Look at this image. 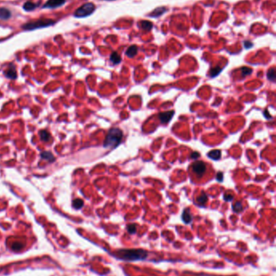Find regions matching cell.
<instances>
[{"label": "cell", "mask_w": 276, "mask_h": 276, "mask_svg": "<svg viewBox=\"0 0 276 276\" xmlns=\"http://www.w3.org/2000/svg\"><path fill=\"white\" fill-rule=\"evenodd\" d=\"M216 179L218 180V182H223V180H224V174L222 173V172H218L217 175H216Z\"/></svg>", "instance_id": "obj_28"}, {"label": "cell", "mask_w": 276, "mask_h": 276, "mask_svg": "<svg viewBox=\"0 0 276 276\" xmlns=\"http://www.w3.org/2000/svg\"><path fill=\"white\" fill-rule=\"evenodd\" d=\"M110 61H112V63L114 65H117L119 64L122 61V58L120 57V55L117 53V52H114L110 56Z\"/></svg>", "instance_id": "obj_18"}, {"label": "cell", "mask_w": 276, "mask_h": 276, "mask_svg": "<svg viewBox=\"0 0 276 276\" xmlns=\"http://www.w3.org/2000/svg\"><path fill=\"white\" fill-rule=\"evenodd\" d=\"M11 16H12V13L9 9L5 8V7H0V19H1L6 20L11 18Z\"/></svg>", "instance_id": "obj_10"}, {"label": "cell", "mask_w": 276, "mask_h": 276, "mask_svg": "<svg viewBox=\"0 0 276 276\" xmlns=\"http://www.w3.org/2000/svg\"><path fill=\"white\" fill-rule=\"evenodd\" d=\"M126 228H127V231H128V233L130 234L135 233L136 231H137V227H136L135 225H129Z\"/></svg>", "instance_id": "obj_25"}, {"label": "cell", "mask_w": 276, "mask_h": 276, "mask_svg": "<svg viewBox=\"0 0 276 276\" xmlns=\"http://www.w3.org/2000/svg\"><path fill=\"white\" fill-rule=\"evenodd\" d=\"M207 200H208V197L204 192H202L199 196L197 198V203L198 204H199L200 206H204Z\"/></svg>", "instance_id": "obj_16"}, {"label": "cell", "mask_w": 276, "mask_h": 276, "mask_svg": "<svg viewBox=\"0 0 276 276\" xmlns=\"http://www.w3.org/2000/svg\"><path fill=\"white\" fill-rule=\"evenodd\" d=\"M74 208L75 209H80L83 206V201L81 199H75L74 200L73 203H72Z\"/></svg>", "instance_id": "obj_19"}, {"label": "cell", "mask_w": 276, "mask_h": 276, "mask_svg": "<svg viewBox=\"0 0 276 276\" xmlns=\"http://www.w3.org/2000/svg\"><path fill=\"white\" fill-rule=\"evenodd\" d=\"M137 53H138V47L136 45L130 46L126 52V55L130 58H134Z\"/></svg>", "instance_id": "obj_13"}, {"label": "cell", "mask_w": 276, "mask_h": 276, "mask_svg": "<svg viewBox=\"0 0 276 276\" xmlns=\"http://www.w3.org/2000/svg\"><path fill=\"white\" fill-rule=\"evenodd\" d=\"M222 70H223V69L219 66L213 68V69H212L211 71H210V76H211L212 78H215L216 76H218L219 74V73L222 71Z\"/></svg>", "instance_id": "obj_21"}, {"label": "cell", "mask_w": 276, "mask_h": 276, "mask_svg": "<svg viewBox=\"0 0 276 276\" xmlns=\"http://www.w3.org/2000/svg\"><path fill=\"white\" fill-rule=\"evenodd\" d=\"M241 74H242V76H244V77L249 75V74L252 73V71H253L252 69L248 68V67H242V68L241 69Z\"/></svg>", "instance_id": "obj_24"}, {"label": "cell", "mask_w": 276, "mask_h": 276, "mask_svg": "<svg viewBox=\"0 0 276 276\" xmlns=\"http://www.w3.org/2000/svg\"><path fill=\"white\" fill-rule=\"evenodd\" d=\"M22 247H23L22 244H20V242H15V243H14V244H13L12 249H14V250H19V249H21Z\"/></svg>", "instance_id": "obj_27"}, {"label": "cell", "mask_w": 276, "mask_h": 276, "mask_svg": "<svg viewBox=\"0 0 276 276\" xmlns=\"http://www.w3.org/2000/svg\"><path fill=\"white\" fill-rule=\"evenodd\" d=\"M4 74L6 76L7 78H8L10 79H15L17 78V72L14 66H11L8 67L5 71H4Z\"/></svg>", "instance_id": "obj_8"}, {"label": "cell", "mask_w": 276, "mask_h": 276, "mask_svg": "<svg viewBox=\"0 0 276 276\" xmlns=\"http://www.w3.org/2000/svg\"><path fill=\"white\" fill-rule=\"evenodd\" d=\"M96 10V6L92 3H87L79 7L74 13V16L77 18H83L92 15Z\"/></svg>", "instance_id": "obj_4"}, {"label": "cell", "mask_w": 276, "mask_h": 276, "mask_svg": "<svg viewBox=\"0 0 276 276\" xmlns=\"http://www.w3.org/2000/svg\"><path fill=\"white\" fill-rule=\"evenodd\" d=\"M267 76V79L270 81H275V68H271L268 70Z\"/></svg>", "instance_id": "obj_22"}, {"label": "cell", "mask_w": 276, "mask_h": 276, "mask_svg": "<svg viewBox=\"0 0 276 276\" xmlns=\"http://www.w3.org/2000/svg\"><path fill=\"white\" fill-rule=\"evenodd\" d=\"M56 21L53 20V19H37V20L26 23V24H25L22 26V28L28 31L36 30V29H38V28L49 27L51 25H54Z\"/></svg>", "instance_id": "obj_3"}, {"label": "cell", "mask_w": 276, "mask_h": 276, "mask_svg": "<svg viewBox=\"0 0 276 276\" xmlns=\"http://www.w3.org/2000/svg\"><path fill=\"white\" fill-rule=\"evenodd\" d=\"M221 155H222V153H221L220 150H212V151H210L207 153V156H208V158H210L212 160H215V161H217V160H219L221 158Z\"/></svg>", "instance_id": "obj_12"}, {"label": "cell", "mask_w": 276, "mask_h": 276, "mask_svg": "<svg viewBox=\"0 0 276 276\" xmlns=\"http://www.w3.org/2000/svg\"><path fill=\"white\" fill-rule=\"evenodd\" d=\"M167 12V8L165 6H160V7H157L156 9L154 10L152 12L149 14L150 17H154V18H157V17H160V15H162L163 14Z\"/></svg>", "instance_id": "obj_9"}, {"label": "cell", "mask_w": 276, "mask_h": 276, "mask_svg": "<svg viewBox=\"0 0 276 276\" xmlns=\"http://www.w3.org/2000/svg\"><path fill=\"white\" fill-rule=\"evenodd\" d=\"M123 137L122 131L118 128H113L109 131L104 141V147L114 148L120 144Z\"/></svg>", "instance_id": "obj_2"}, {"label": "cell", "mask_w": 276, "mask_h": 276, "mask_svg": "<svg viewBox=\"0 0 276 276\" xmlns=\"http://www.w3.org/2000/svg\"><path fill=\"white\" fill-rule=\"evenodd\" d=\"M192 170L193 172L197 176H199V177H203V175L205 174L206 170V166L203 161H195L192 164L191 166Z\"/></svg>", "instance_id": "obj_5"}, {"label": "cell", "mask_w": 276, "mask_h": 276, "mask_svg": "<svg viewBox=\"0 0 276 276\" xmlns=\"http://www.w3.org/2000/svg\"><path fill=\"white\" fill-rule=\"evenodd\" d=\"M181 219H182V221L185 224H190V222L192 221V216L190 214V209L187 208V209H185L183 211L182 215H181Z\"/></svg>", "instance_id": "obj_11"}, {"label": "cell", "mask_w": 276, "mask_h": 276, "mask_svg": "<svg viewBox=\"0 0 276 276\" xmlns=\"http://www.w3.org/2000/svg\"><path fill=\"white\" fill-rule=\"evenodd\" d=\"M66 3V0H48L45 5L43 6V8H57L59 6H62Z\"/></svg>", "instance_id": "obj_6"}, {"label": "cell", "mask_w": 276, "mask_h": 276, "mask_svg": "<svg viewBox=\"0 0 276 276\" xmlns=\"http://www.w3.org/2000/svg\"><path fill=\"white\" fill-rule=\"evenodd\" d=\"M233 209L235 213H241L243 210L242 203H241V202H236L233 206Z\"/></svg>", "instance_id": "obj_23"}, {"label": "cell", "mask_w": 276, "mask_h": 276, "mask_svg": "<svg viewBox=\"0 0 276 276\" xmlns=\"http://www.w3.org/2000/svg\"><path fill=\"white\" fill-rule=\"evenodd\" d=\"M200 156L199 153H197V152H193L190 154V158H193V159H196Z\"/></svg>", "instance_id": "obj_30"}, {"label": "cell", "mask_w": 276, "mask_h": 276, "mask_svg": "<svg viewBox=\"0 0 276 276\" xmlns=\"http://www.w3.org/2000/svg\"><path fill=\"white\" fill-rule=\"evenodd\" d=\"M104 1H114V0H104Z\"/></svg>", "instance_id": "obj_31"}, {"label": "cell", "mask_w": 276, "mask_h": 276, "mask_svg": "<svg viewBox=\"0 0 276 276\" xmlns=\"http://www.w3.org/2000/svg\"><path fill=\"white\" fill-rule=\"evenodd\" d=\"M40 137L41 139L44 141H49L50 140V134L49 132H47L46 130H42L40 132Z\"/></svg>", "instance_id": "obj_20"}, {"label": "cell", "mask_w": 276, "mask_h": 276, "mask_svg": "<svg viewBox=\"0 0 276 276\" xmlns=\"http://www.w3.org/2000/svg\"><path fill=\"white\" fill-rule=\"evenodd\" d=\"M152 24L151 22L148 21V20H142L139 23V27H141L142 29H143L145 31H150L152 28Z\"/></svg>", "instance_id": "obj_17"}, {"label": "cell", "mask_w": 276, "mask_h": 276, "mask_svg": "<svg viewBox=\"0 0 276 276\" xmlns=\"http://www.w3.org/2000/svg\"><path fill=\"white\" fill-rule=\"evenodd\" d=\"M41 157L42 159H45L46 161H48L49 162H52V161H55V158L54 156L53 155L52 153L50 152H43L41 153Z\"/></svg>", "instance_id": "obj_15"}, {"label": "cell", "mask_w": 276, "mask_h": 276, "mask_svg": "<svg viewBox=\"0 0 276 276\" xmlns=\"http://www.w3.org/2000/svg\"><path fill=\"white\" fill-rule=\"evenodd\" d=\"M173 115H174L173 111H170V112H161L159 114V119H160V122L162 124H166V123H169L171 120Z\"/></svg>", "instance_id": "obj_7"}, {"label": "cell", "mask_w": 276, "mask_h": 276, "mask_svg": "<svg viewBox=\"0 0 276 276\" xmlns=\"http://www.w3.org/2000/svg\"><path fill=\"white\" fill-rule=\"evenodd\" d=\"M233 195L231 194H225L224 195V201H226V202H231V201H233Z\"/></svg>", "instance_id": "obj_26"}, {"label": "cell", "mask_w": 276, "mask_h": 276, "mask_svg": "<svg viewBox=\"0 0 276 276\" xmlns=\"http://www.w3.org/2000/svg\"><path fill=\"white\" fill-rule=\"evenodd\" d=\"M244 46H245L246 49H249V48L253 47V43L248 41V40H246V41L244 42Z\"/></svg>", "instance_id": "obj_29"}, {"label": "cell", "mask_w": 276, "mask_h": 276, "mask_svg": "<svg viewBox=\"0 0 276 276\" xmlns=\"http://www.w3.org/2000/svg\"><path fill=\"white\" fill-rule=\"evenodd\" d=\"M39 4H40V3H35L31 2V1H28V2H26V3L24 4L23 8H24L25 11H27V12H31V11H33V10L36 9Z\"/></svg>", "instance_id": "obj_14"}, {"label": "cell", "mask_w": 276, "mask_h": 276, "mask_svg": "<svg viewBox=\"0 0 276 276\" xmlns=\"http://www.w3.org/2000/svg\"><path fill=\"white\" fill-rule=\"evenodd\" d=\"M116 254L121 259L127 261L144 259L147 257V253L143 249H122L117 252Z\"/></svg>", "instance_id": "obj_1"}]
</instances>
